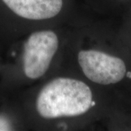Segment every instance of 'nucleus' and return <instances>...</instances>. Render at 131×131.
<instances>
[{"instance_id":"f257e3e1","label":"nucleus","mask_w":131,"mask_h":131,"mask_svg":"<svg viewBox=\"0 0 131 131\" xmlns=\"http://www.w3.org/2000/svg\"><path fill=\"white\" fill-rule=\"evenodd\" d=\"M93 95L87 84L80 80L60 77L47 84L37 99V110L47 119L74 117L87 112Z\"/></svg>"},{"instance_id":"f03ea898","label":"nucleus","mask_w":131,"mask_h":131,"mask_svg":"<svg viewBox=\"0 0 131 131\" xmlns=\"http://www.w3.org/2000/svg\"><path fill=\"white\" fill-rule=\"evenodd\" d=\"M58 47L56 34L40 31L31 34L24 45V71L32 80L45 74Z\"/></svg>"},{"instance_id":"7ed1b4c3","label":"nucleus","mask_w":131,"mask_h":131,"mask_svg":"<svg viewBox=\"0 0 131 131\" xmlns=\"http://www.w3.org/2000/svg\"><path fill=\"white\" fill-rule=\"evenodd\" d=\"M78 61L84 75L95 83L116 84L126 76L127 67L124 61L103 52L81 50L78 54Z\"/></svg>"},{"instance_id":"20e7f679","label":"nucleus","mask_w":131,"mask_h":131,"mask_svg":"<svg viewBox=\"0 0 131 131\" xmlns=\"http://www.w3.org/2000/svg\"><path fill=\"white\" fill-rule=\"evenodd\" d=\"M17 15L29 20H45L60 13L62 0H2Z\"/></svg>"},{"instance_id":"39448f33","label":"nucleus","mask_w":131,"mask_h":131,"mask_svg":"<svg viewBox=\"0 0 131 131\" xmlns=\"http://www.w3.org/2000/svg\"><path fill=\"white\" fill-rule=\"evenodd\" d=\"M11 125L7 119L4 117H0V131L11 130Z\"/></svg>"}]
</instances>
